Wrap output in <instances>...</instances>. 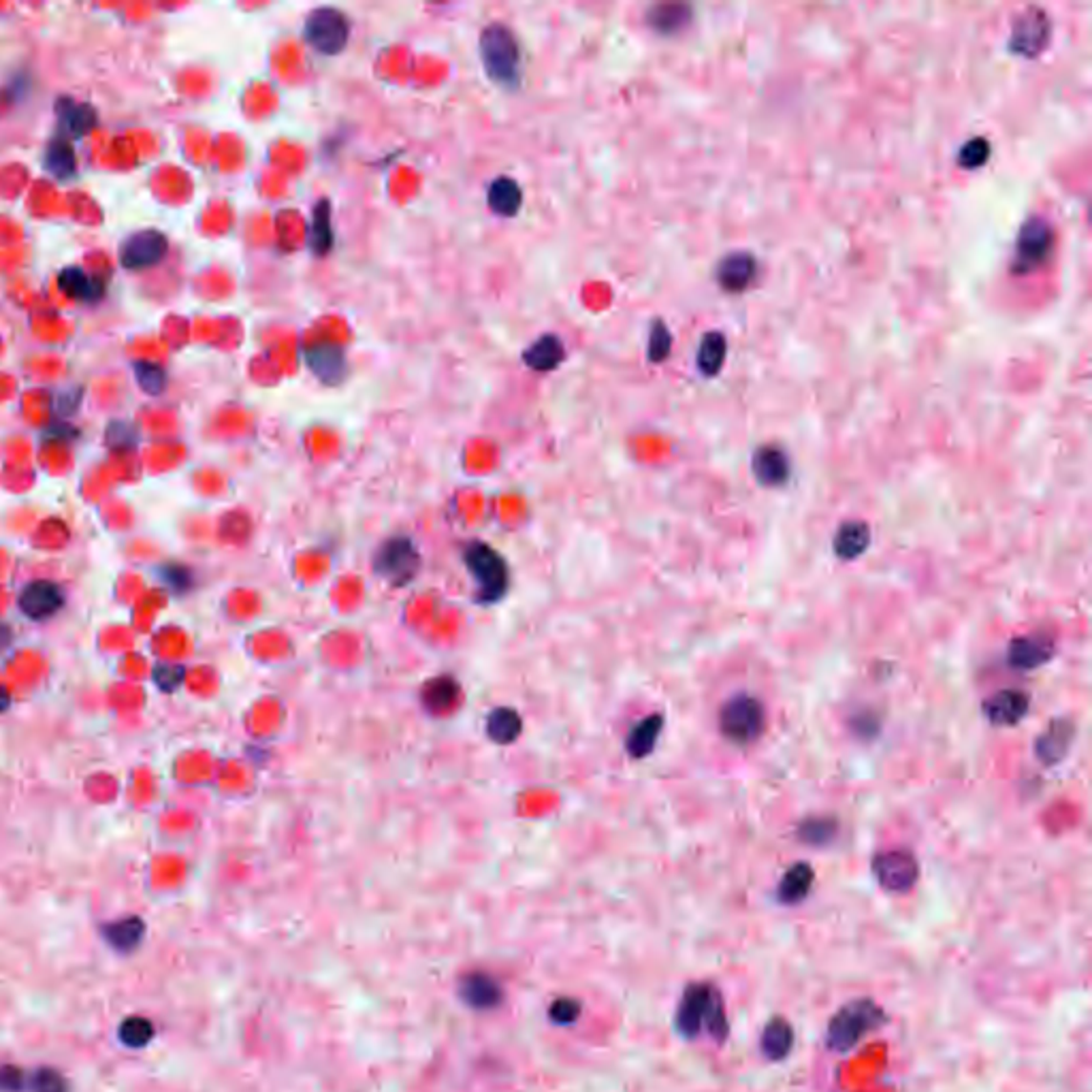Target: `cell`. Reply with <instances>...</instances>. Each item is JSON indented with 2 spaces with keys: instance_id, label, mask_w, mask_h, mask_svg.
Here are the masks:
<instances>
[{
  "instance_id": "obj_1",
  "label": "cell",
  "mask_w": 1092,
  "mask_h": 1092,
  "mask_svg": "<svg viewBox=\"0 0 1092 1092\" xmlns=\"http://www.w3.org/2000/svg\"><path fill=\"white\" fill-rule=\"evenodd\" d=\"M676 1031L685 1039H696L702 1029L709 1031L713 1039L726 1041L730 1033L726 1009L721 995L709 984H692L681 996L674 1016Z\"/></svg>"
},
{
  "instance_id": "obj_2",
  "label": "cell",
  "mask_w": 1092,
  "mask_h": 1092,
  "mask_svg": "<svg viewBox=\"0 0 1092 1092\" xmlns=\"http://www.w3.org/2000/svg\"><path fill=\"white\" fill-rule=\"evenodd\" d=\"M888 1020L884 1009H881L870 998H856L843 1005L837 1014L832 1016L828 1024V1048L834 1052H849L865 1039V1037L879 1029L881 1024Z\"/></svg>"
},
{
  "instance_id": "obj_3",
  "label": "cell",
  "mask_w": 1092,
  "mask_h": 1092,
  "mask_svg": "<svg viewBox=\"0 0 1092 1092\" xmlns=\"http://www.w3.org/2000/svg\"><path fill=\"white\" fill-rule=\"evenodd\" d=\"M481 58L491 81L515 88L521 77V50L515 34L503 24H489L481 34Z\"/></svg>"
},
{
  "instance_id": "obj_4",
  "label": "cell",
  "mask_w": 1092,
  "mask_h": 1092,
  "mask_svg": "<svg viewBox=\"0 0 1092 1092\" xmlns=\"http://www.w3.org/2000/svg\"><path fill=\"white\" fill-rule=\"evenodd\" d=\"M463 562L474 576L479 600L482 604H495L506 595L510 585L508 564L493 546L474 540L465 548Z\"/></svg>"
},
{
  "instance_id": "obj_5",
  "label": "cell",
  "mask_w": 1092,
  "mask_h": 1092,
  "mask_svg": "<svg viewBox=\"0 0 1092 1092\" xmlns=\"http://www.w3.org/2000/svg\"><path fill=\"white\" fill-rule=\"evenodd\" d=\"M374 570L393 587L410 585L420 570V553L415 540L408 536L384 540L374 557Z\"/></svg>"
},
{
  "instance_id": "obj_6",
  "label": "cell",
  "mask_w": 1092,
  "mask_h": 1092,
  "mask_svg": "<svg viewBox=\"0 0 1092 1092\" xmlns=\"http://www.w3.org/2000/svg\"><path fill=\"white\" fill-rule=\"evenodd\" d=\"M764 709L751 696H734L721 709V732L737 745H749L764 732Z\"/></svg>"
},
{
  "instance_id": "obj_7",
  "label": "cell",
  "mask_w": 1092,
  "mask_h": 1092,
  "mask_svg": "<svg viewBox=\"0 0 1092 1092\" xmlns=\"http://www.w3.org/2000/svg\"><path fill=\"white\" fill-rule=\"evenodd\" d=\"M306 41L325 56L342 52L351 39V26L342 11L333 7H318L306 20Z\"/></svg>"
},
{
  "instance_id": "obj_8",
  "label": "cell",
  "mask_w": 1092,
  "mask_h": 1092,
  "mask_svg": "<svg viewBox=\"0 0 1092 1092\" xmlns=\"http://www.w3.org/2000/svg\"><path fill=\"white\" fill-rule=\"evenodd\" d=\"M1054 247V231L1052 226L1041 218H1031L1022 225L1020 233H1017L1016 242V256L1012 263V271L1017 275H1026L1048 261V256Z\"/></svg>"
},
{
  "instance_id": "obj_9",
  "label": "cell",
  "mask_w": 1092,
  "mask_h": 1092,
  "mask_svg": "<svg viewBox=\"0 0 1092 1092\" xmlns=\"http://www.w3.org/2000/svg\"><path fill=\"white\" fill-rule=\"evenodd\" d=\"M1052 24L1048 13L1039 7H1029L1026 11L1016 17L1012 39H1009V50L1014 54H1020L1026 58H1035L1037 54L1045 50L1050 41Z\"/></svg>"
},
{
  "instance_id": "obj_10",
  "label": "cell",
  "mask_w": 1092,
  "mask_h": 1092,
  "mask_svg": "<svg viewBox=\"0 0 1092 1092\" xmlns=\"http://www.w3.org/2000/svg\"><path fill=\"white\" fill-rule=\"evenodd\" d=\"M873 873L888 892H907L920 877V867L910 851H884L873 860Z\"/></svg>"
},
{
  "instance_id": "obj_11",
  "label": "cell",
  "mask_w": 1092,
  "mask_h": 1092,
  "mask_svg": "<svg viewBox=\"0 0 1092 1092\" xmlns=\"http://www.w3.org/2000/svg\"><path fill=\"white\" fill-rule=\"evenodd\" d=\"M169 250V242L161 231H139L133 233L120 246V263L126 269H148L164 259Z\"/></svg>"
},
{
  "instance_id": "obj_12",
  "label": "cell",
  "mask_w": 1092,
  "mask_h": 1092,
  "mask_svg": "<svg viewBox=\"0 0 1092 1092\" xmlns=\"http://www.w3.org/2000/svg\"><path fill=\"white\" fill-rule=\"evenodd\" d=\"M64 607V593L56 583L34 581L20 593V610L32 621H45Z\"/></svg>"
},
{
  "instance_id": "obj_13",
  "label": "cell",
  "mask_w": 1092,
  "mask_h": 1092,
  "mask_svg": "<svg viewBox=\"0 0 1092 1092\" xmlns=\"http://www.w3.org/2000/svg\"><path fill=\"white\" fill-rule=\"evenodd\" d=\"M457 995L467 1007L479 1009V1012L498 1007L503 998L502 986L498 984V979L491 977L489 973H482V971L465 973V975L459 979Z\"/></svg>"
},
{
  "instance_id": "obj_14",
  "label": "cell",
  "mask_w": 1092,
  "mask_h": 1092,
  "mask_svg": "<svg viewBox=\"0 0 1092 1092\" xmlns=\"http://www.w3.org/2000/svg\"><path fill=\"white\" fill-rule=\"evenodd\" d=\"M306 363L318 380L325 384H337L344 380L346 356L339 346L332 342H318L306 351Z\"/></svg>"
},
{
  "instance_id": "obj_15",
  "label": "cell",
  "mask_w": 1092,
  "mask_h": 1092,
  "mask_svg": "<svg viewBox=\"0 0 1092 1092\" xmlns=\"http://www.w3.org/2000/svg\"><path fill=\"white\" fill-rule=\"evenodd\" d=\"M1029 713V696L1020 690H1001L984 702V715L995 726H1016Z\"/></svg>"
},
{
  "instance_id": "obj_16",
  "label": "cell",
  "mask_w": 1092,
  "mask_h": 1092,
  "mask_svg": "<svg viewBox=\"0 0 1092 1092\" xmlns=\"http://www.w3.org/2000/svg\"><path fill=\"white\" fill-rule=\"evenodd\" d=\"M756 273H758V263L754 256L747 252L728 254L726 259L717 265V282L721 284V289L728 292L745 290L749 284L756 280Z\"/></svg>"
},
{
  "instance_id": "obj_17",
  "label": "cell",
  "mask_w": 1092,
  "mask_h": 1092,
  "mask_svg": "<svg viewBox=\"0 0 1092 1092\" xmlns=\"http://www.w3.org/2000/svg\"><path fill=\"white\" fill-rule=\"evenodd\" d=\"M751 470L760 484L782 486L789 479V459L777 446H761L754 455Z\"/></svg>"
},
{
  "instance_id": "obj_18",
  "label": "cell",
  "mask_w": 1092,
  "mask_h": 1092,
  "mask_svg": "<svg viewBox=\"0 0 1092 1092\" xmlns=\"http://www.w3.org/2000/svg\"><path fill=\"white\" fill-rule=\"evenodd\" d=\"M100 932H103V939L109 948H114L116 952H120V953H131L139 948L143 937H145V924H143L141 917L131 915V917H122V920L105 924L103 929H100Z\"/></svg>"
},
{
  "instance_id": "obj_19",
  "label": "cell",
  "mask_w": 1092,
  "mask_h": 1092,
  "mask_svg": "<svg viewBox=\"0 0 1092 1092\" xmlns=\"http://www.w3.org/2000/svg\"><path fill=\"white\" fill-rule=\"evenodd\" d=\"M1054 655L1052 640L1041 636L1016 638L1009 647V664L1020 670H1033L1048 662Z\"/></svg>"
},
{
  "instance_id": "obj_20",
  "label": "cell",
  "mask_w": 1092,
  "mask_h": 1092,
  "mask_svg": "<svg viewBox=\"0 0 1092 1092\" xmlns=\"http://www.w3.org/2000/svg\"><path fill=\"white\" fill-rule=\"evenodd\" d=\"M60 128L73 139H79L96 124V112L88 103H75L73 98H60L56 105Z\"/></svg>"
},
{
  "instance_id": "obj_21",
  "label": "cell",
  "mask_w": 1092,
  "mask_h": 1092,
  "mask_svg": "<svg viewBox=\"0 0 1092 1092\" xmlns=\"http://www.w3.org/2000/svg\"><path fill=\"white\" fill-rule=\"evenodd\" d=\"M815 873L806 862H796L794 867L785 870V875L779 881L777 896L783 905H798L803 903L811 892Z\"/></svg>"
},
{
  "instance_id": "obj_22",
  "label": "cell",
  "mask_w": 1092,
  "mask_h": 1092,
  "mask_svg": "<svg viewBox=\"0 0 1092 1092\" xmlns=\"http://www.w3.org/2000/svg\"><path fill=\"white\" fill-rule=\"evenodd\" d=\"M566 356L562 339L557 335H543L536 339L525 353H523V361L534 372H550L562 365Z\"/></svg>"
},
{
  "instance_id": "obj_23",
  "label": "cell",
  "mask_w": 1092,
  "mask_h": 1092,
  "mask_svg": "<svg viewBox=\"0 0 1092 1092\" xmlns=\"http://www.w3.org/2000/svg\"><path fill=\"white\" fill-rule=\"evenodd\" d=\"M58 284L69 297L77 299V301H86V304H95V301L103 297V292H105L103 282L95 278V275H90L84 269H77V268L64 269L60 273Z\"/></svg>"
},
{
  "instance_id": "obj_24",
  "label": "cell",
  "mask_w": 1092,
  "mask_h": 1092,
  "mask_svg": "<svg viewBox=\"0 0 1092 1092\" xmlns=\"http://www.w3.org/2000/svg\"><path fill=\"white\" fill-rule=\"evenodd\" d=\"M794 1045V1029L783 1017H773L761 1033L760 1048L768 1060H783Z\"/></svg>"
},
{
  "instance_id": "obj_25",
  "label": "cell",
  "mask_w": 1092,
  "mask_h": 1092,
  "mask_svg": "<svg viewBox=\"0 0 1092 1092\" xmlns=\"http://www.w3.org/2000/svg\"><path fill=\"white\" fill-rule=\"evenodd\" d=\"M1071 739H1073L1071 723H1067V721L1052 723L1050 730L1037 739V745H1035L1037 758L1043 760L1045 764H1057V761H1060L1064 758V754L1069 751Z\"/></svg>"
},
{
  "instance_id": "obj_26",
  "label": "cell",
  "mask_w": 1092,
  "mask_h": 1092,
  "mask_svg": "<svg viewBox=\"0 0 1092 1092\" xmlns=\"http://www.w3.org/2000/svg\"><path fill=\"white\" fill-rule=\"evenodd\" d=\"M486 201H489V207L495 214L512 218L519 214L523 203V192L515 180L502 176L491 182L489 192H486Z\"/></svg>"
},
{
  "instance_id": "obj_27",
  "label": "cell",
  "mask_w": 1092,
  "mask_h": 1092,
  "mask_svg": "<svg viewBox=\"0 0 1092 1092\" xmlns=\"http://www.w3.org/2000/svg\"><path fill=\"white\" fill-rule=\"evenodd\" d=\"M870 545V529L862 521H847L834 536V553L841 559H856Z\"/></svg>"
},
{
  "instance_id": "obj_28",
  "label": "cell",
  "mask_w": 1092,
  "mask_h": 1092,
  "mask_svg": "<svg viewBox=\"0 0 1092 1092\" xmlns=\"http://www.w3.org/2000/svg\"><path fill=\"white\" fill-rule=\"evenodd\" d=\"M726 354H728L726 337L719 332H709L700 339L698 353H696V365H698V370L704 375H709L711 378V375H717L721 372L723 363H726Z\"/></svg>"
},
{
  "instance_id": "obj_29",
  "label": "cell",
  "mask_w": 1092,
  "mask_h": 1092,
  "mask_svg": "<svg viewBox=\"0 0 1092 1092\" xmlns=\"http://www.w3.org/2000/svg\"><path fill=\"white\" fill-rule=\"evenodd\" d=\"M662 726H664L662 715H649V717L638 721L636 726L632 728L628 734V740H626L628 754L636 760L649 756L655 747L659 732H662Z\"/></svg>"
},
{
  "instance_id": "obj_30",
  "label": "cell",
  "mask_w": 1092,
  "mask_h": 1092,
  "mask_svg": "<svg viewBox=\"0 0 1092 1092\" xmlns=\"http://www.w3.org/2000/svg\"><path fill=\"white\" fill-rule=\"evenodd\" d=\"M521 730H523L521 715L515 709H510V706H500V709L491 711L489 717H486V734H489V739L493 742H498V745H510V742H515L519 739Z\"/></svg>"
},
{
  "instance_id": "obj_31",
  "label": "cell",
  "mask_w": 1092,
  "mask_h": 1092,
  "mask_svg": "<svg viewBox=\"0 0 1092 1092\" xmlns=\"http://www.w3.org/2000/svg\"><path fill=\"white\" fill-rule=\"evenodd\" d=\"M459 696H461V690H459V683L451 676H438L434 681L425 685L423 690V704L425 709L436 713V715H444L453 709L457 704Z\"/></svg>"
},
{
  "instance_id": "obj_32",
  "label": "cell",
  "mask_w": 1092,
  "mask_h": 1092,
  "mask_svg": "<svg viewBox=\"0 0 1092 1092\" xmlns=\"http://www.w3.org/2000/svg\"><path fill=\"white\" fill-rule=\"evenodd\" d=\"M310 247L311 252L318 256L329 254L333 247V231H332V205L327 201H320L314 207V220H311L310 228Z\"/></svg>"
},
{
  "instance_id": "obj_33",
  "label": "cell",
  "mask_w": 1092,
  "mask_h": 1092,
  "mask_svg": "<svg viewBox=\"0 0 1092 1092\" xmlns=\"http://www.w3.org/2000/svg\"><path fill=\"white\" fill-rule=\"evenodd\" d=\"M692 9L687 5H655L647 13V22L659 32H674L690 22Z\"/></svg>"
},
{
  "instance_id": "obj_34",
  "label": "cell",
  "mask_w": 1092,
  "mask_h": 1092,
  "mask_svg": "<svg viewBox=\"0 0 1092 1092\" xmlns=\"http://www.w3.org/2000/svg\"><path fill=\"white\" fill-rule=\"evenodd\" d=\"M45 169L58 180H67L75 171V154H73L71 143L67 139H54L45 152Z\"/></svg>"
},
{
  "instance_id": "obj_35",
  "label": "cell",
  "mask_w": 1092,
  "mask_h": 1092,
  "mask_svg": "<svg viewBox=\"0 0 1092 1092\" xmlns=\"http://www.w3.org/2000/svg\"><path fill=\"white\" fill-rule=\"evenodd\" d=\"M118 1037L126 1045V1048H145L154 1039V1024L148 1017L131 1016L120 1024Z\"/></svg>"
},
{
  "instance_id": "obj_36",
  "label": "cell",
  "mask_w": 1092,
  "mask_h": 1092,
  "mask_svg": "<svg viewBox=\"0 0 1092 1092\" xmlns=\"http://www.w3.org/2000/svg\"><path fill=\"white\" fill-rule=\"evenodd\" d=\"M990 152H993V145H990L986 137H973L960 148L958 164L965 169H977L981 164H986Z\"/></svg>"
},
{
  "instance_id": "obj_37",
  "label": "cell",
  "mask_w": 1092,
  "mask_h": 1092,
  "mask_svg": "<svg viewBox=\"0 0 1092 1092\" xmlns=\"http://www.w3.org/2000/svg\"><path fill=\"white\" fill-rule=\"evenodd\" d=\"M834 832H837V824L830 822V820H824V818H815V820L804 822L801 825V830H798L801 839L804 843H809V846H815V847L830 843L834 839Z\"/></svg>"
},
{
  "instance_id": "obj_38",
  "label": "cell",
  "mask_w": 1092,
  "mask_h": 1092,
  "mask_svg": "<svg viewBox=\"0 0 1092 1092\" xmlns=\"http://www.w3.org/2000/svg\"><path fill=\"white\" fill-rule=\"evenodd\" d=\"M135 374H137V384H139L148 395H159L164 391V387H167V375H164L161 365L137 363Z\"/></svg>"
},
{
  "instance_id": "obj_39",
  "label": "cell",
  "mask_w": 1092,
  "mask_h": 1092,
  "mask_svg": "<svg viewBox=\"0 0 1092 1092\" xmlns=\"http://www.w3.org/2000/svg\"><path fill=\"white\" fill-rule=\"evenodd\" d=\"M670 348H673V335H670L668 327L662 323V320H657L651 327V335H649V361L653 363H662L668 359L670 354Z\"/></svg>"
},
{
  "instance_id": "obj_40",
  "label": "cell",
  "mask_w": 1092,
  "mask_h": 1092,
  "mask_svg": "<svg viewBox=\"0 0 1092 1092\" xmlns=\"http://www.w3.org/2000/svg\"><path fill=\"white\" fill-rule=\"evenodd\" d=\"M32 1092H69V1081L58 1069L41 1067L31 1076Z\"/></svg>"
},
{
  "instance_id": "obj_41",
  "label": "cell",
  "mask_w": 1092,
  "mask_h": 1092,
  "mask_svg": "<svg viewBox=\"0 0 1092 1092\" xmlns=\"http://www.w3.org/2000/svg\"><path fill=\"white\" fill-rule=\"evenodd\" d=\"M578 1016H581V1003H578L576 998H570V996L557 998V1001H553L548 1007V1017L559 1026H567V1024L576 1022Z\"/></svg>"
},
{
  "instance_id": "obj_42",
  "label": "cell",
  "mask_w": 1092,
  "mask_h": 1092,
  "mask_svg": "<svg viewBox=\"0 0 1092 1092\" xmlns=\"http://www.w3.org/2000/svg\"><path fill=\"white\" fill-rule=\"evenodd\" d=\"M183 681V668L176 664H161L154 673V683L161 687L162 692H173Z\"/></svg>"
},
{
  "instance_id": "obj_43",
  "label": "cell",
  "mask_w": 1092,
  "mask_h": 1092,
  "mask_svg": "<svg viewBox=\"0 0 1092 1092\" xmlns=\"http://www.w3.org/2000/svg\"><path fill=\"white\" fill-rule=\"evenodd\" d=\"M26 1088V1076L15 1064H0V1092H22Z\"/></svg>"
},
{
  "instance_id": "obj_44",
  "label": "cell",
  "mask_w": 1092,
  "mask_h": 1092,
  "mask_svg": "<svg viewBox=\"0 0 1092 1092\" xmlns=\"http://www.w3.org/2000/svg\"><path fill=\"white\" fill-rule=\"evenodd\" d=\"M164 581L171 587V589L176 591H186L190 587V570L186 567H180V566H169L167 570L161 572Z\"/></svg>"
},
{
  "instance_id": "obj_45",
  "label": "cell",
  "mask_w": 1092,
  "mask_h": 1092,
  "mask_svg": "<svg viewBox=\"0 0 1092 1092\" xmlns=\"http://www.w3.org/2000/svg\"><path fill=\"white\" fill-rule=\"evenodd\" d=\"M9 706H11V696L5 690L3 685H0V713H5Z\"/></svg>"
},
{
  "instance_id": "obj_46",
  "label": "cell",
  "mask_w": 1092,
  "mask_h": 1092,
  "mask_svg": "<svg viewBox=\"0 0 1092 1092\" xmlns=\"http://www.w3.org/2000/svg\"><path fill=\"white\" fill-rule=\"evenodd\" d=\"M9 640H11V632H9V628H5V626H0V647H3V645H7V642H9Z\"/></svg>"
}]
</instances>
